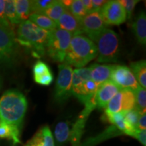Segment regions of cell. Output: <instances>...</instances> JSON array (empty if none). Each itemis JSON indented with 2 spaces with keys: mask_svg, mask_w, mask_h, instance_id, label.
<instances>
[{
  "mask_svg": "<svg viewBox=\"0 0 146 146\" xmlns=\"http://www.w3.org/2000/svg\"><path fill=\"white\" fill-rule=\"evenodd\" d=\"M15 33L18 44L29 50L34 57L40 58L45 54L50 31L27 20L18 25Z\"/></svg>",
  "mask_w": 146,
  "mask_h": 146,
  "instance_id": "1",
  "label": "cell"
},
{
  "mask_svg": "<svg viewBox=\"0 0 146 146\" xmlns=\"http://www.w3.org/2000/svg\"><path fill=\"white\" fill-rule=\"evenodd\" d=\"M28 103L20 91L8 90L0 98V121L21 129Z\"/></svg>",
  "mask_w": 146,
  "mask_h": 146,
  "instance_id": "2",
  "label": "cell"
},
{
  "mask_svg": "<svg viewBox=\"0 0 146 146\" xmlns=\"http://www.w3.org/2000/svg\"><path fill=\"white\" fill-rule=\"evenodd\" d=\"M96 43L83 34L76 35L71 39L64 62L76 68H83L98 56Z\"/></svg>",
  "mask_w": 146,
  "mask_h": 146,
  "instance_id": "3",
  "label": "cell"
},
{
  "mask_svg": "<svg viewBox=\"0 0 146 146\" xmlns=\"http://www.w3.org/2000/svg\"><path fill=\"white\" fill-rule=\"evenodd\" d=\"M98 48L97 61L100 63L116 62L119 58L120 40L116 32L106 28L96 41Z\"/></svg>",
  "mask_w": 146,
  "mask_h": 146,
  "instance_id": "4",
  "label": "cell"
},
{
  "mask_svg": "<svg viewBox=\"0 0 146 146\" xmlns=\"http://www.w3.org/2000/svg\"><path fill=\"white\" fill-rule=\"evenodd\" d=\"M72 36L70 33L58 28L50 31L46 47L49 56L54 61L64 62Z\"/></svg>",
  "mask_w": 146,
  "mask_h": 146,
  "instance_id": "5",
  "label": "cell"
},
{
  "mask_svg": "<svg viewBox=\"0 0 146 146\" xmlns=\"http://www.w3.org/2000/svg\"><path fill=\"white\" fill-rule=\"evenodd\" d=\"M18 43L15 30L0 25V63L11 64L17 54Z\"/></svg>",
  "mask_w": 146,
  "mask_h": 146,
  "instance_id": "6",
  "label": "cell"
},
{
  "mask_svg": "<svg viewBox=\"0 0 146 146\" xmlns=\"http://www.w3.org/2000/svg\"><path fill=\"white\" fill-rule=\"evenodd\" d=\"M73 70L66 64H62L58 66V76L55 89V100L62 103L72 96Z\"/></svg>",
  "mask_w": 146,
  "mask_h": 146,
  "instance_id": "7",
  "label": "cell"
},
{
  "mask_svg": "<svg viewBox=\"0 0 146 146\" xmlns=\"http://www.w3.org/2000/svg\"><path fill=\"white\" fill-rule=\"evenodd\" d=\"M135 106V96L134 91L129 89H120L105 108L106 116L127 112L134 109Z\"/></svg>",
  "mask_w": 146,
  "mask_h": 146,
  "instance_id": "8",
  "label": "cell"
},
{
  "mask_svg": "<svg viewBox=\"0 0 146 146\" xmlns=\"http://www.w3.org/2000/svg\"><path fill=\"white\" fill-rule=\"evenodd\" d=\"M110 80L120 89H129L135 92L139 86L130 68L123 65H113Z\"/></svg>",
  "mask_w": 146,
  "mask_h": 146,
  "instance_id": "9",
  "label": "cell"
},
{
  "mask_svg": "<svg viewBox=\"0 0 146 146\" xmlns=\"http://www.w3.org/2000/svg\"><path fill=\"white\" fill-rule=\"evenodd\" d=\"M100 13L106 25H120L127 21L125 9L116 0L107 1Z\"/></svg>",
  "mask_w": 146,
  "mask_h": 146,
  "instance_id": "10",
  "label": "cell"
},
{
  "mask_svg": "<svg viewBox=\"0 0 146 146\" xmlns=\"http://www.w3.org/2000/svg\"><path fill=\"white\" fill-rule=\"evenodd\" d=\"M81 22L83 34L85 33L89 39L94 42L106 26L99 11H92L87 13Z\"/></svg>",
  "mask_w": 146,
  "mask_h": 146,
  "instance_id": "11",
  "label": "cell"
},
{
  "mask_svg": "<svg viewBox=\"0 0 146 146\" xmlns=\"http://www.w3.org/2000/svg\"><path fill=\"white\" fill-rule=\"evenodd\" d=\"M120 89L110 80L100 84L95 95L96 106L105 108L110 101L119 91Z\"/></svg>",
  "mask_w": 146,
  "mask_h": 146,
  "instance_id": "12",
  "label": "cell"
},
{
  "mask_svg": "<svg viewBox=\"0 0 146 146\" xmlns=\"http://www.w3.org/2000/svg\"><path fill=\"white\" fill-rule=\"evenodd\" d=\"M56 25L57 28L70 33L73 36L83 34L81 21L73 16L68 10H66L60 16L56 22Z\"/></svg>",
  "mask_w": 146,
  "mask_h": 146,
  "instance_id": "13",
  "label": "cell"
},
{
  "mask_svg": "<svg viewBox=\"0 0 146 146\" xmlns=\"http://www.w3.org/2000/svg\"><path fill=\"white\" fill-rule=\"evenodd\" d=\"M34 81L36 83L48 86L53 82L54 76L50 67L42 61H37L33 68Z\"/></svg>",
  "mask_w": 146,
  "mask_h": 146,
  "instance_id": "14",
  "label": "cell"
},
{
  "mask_svg": "<svg viewBox=\"0 0 146 146\" xmlns=\"http://www.w3.org/2000/svg\"><path fill=\"white\" fill-rule=\"evenodd\" d=\"M89 68L91 73V79L100 85L110 80L113 65L94 64Z\"/></svg>",
  "mask_w": 146,
  "mask_h": 146,
  "instance_id": "15",
  "label": "cell"
},
{
  "mask_svg": "<svg viewBox=\"0 0 146 146\" xmlns=\"http://www.w3.org/2000/svg\"><path fill=\"white\" fill-rule=\"evenodd\" d=\"M25 146H55L53 135L48 126L41 128Z\"/></svg>",
  "mask_w": 146,
  "mask_h": 146,
  "instance_id": "16",
  "label": "cell"
},
{
  "mask_svg": "<svg viewBox=\"0 0 146 146\" xmlns=\"http://www.w3.org/2000/svg\"><path fill=\"white\" fill-rule=\"evenodd\" d=\"M132 29L137 41L142 45L146 44V15L144 12L139 14L132 24Z\"/></svg>",
  "mask_w": 146,
  "mask_h": 146,
  "instance_id": "17",
  "label": "cell"
},
{
  "mask_svg": "<svg viewBox=\"0 0 146 146\" xmlns=\"http://www.w3.org/2000/svg\"><path fill=\"white\" fill-rule=\"evenodd\" d=\"M126 112L116 113V114L106 116V118L110 123L114 124L118 129L126 135L132 137L135 129H133L128 124L125 120V114Z\"/></svg>",
  "mask_w": 146,
  "mask_h": 146,
  "instance_id": "18",
  "label": "cell"
},
{
  "mask_svg": "<svg viewBox=\"0 0 146 146\" xmlns=\"http://www.w3.org/2000/svg\"><path fill=\"white\" fill-rule=\"evenodd\" d=\"M29 21L47 31H52L54 29H57V25L56 22L52 21L51 18L47 17L44 14H31L29 16Z\"/></svg>",
  "mask_w": 146,
  "mask_h": 146,
  "instance_id": "19",
  "label": "cell"
},
{
  "mask_svg": "<svg viewBox=\"0 0 146 146\" xmlns=\"http://www.w3.org/2000/svg\"><path fill=\"white\" fill-rule=\"evenodd\" d=\"M130 69L134 74L139 85L143 89L146 87V62L145 60L135 62L131 64Z\"/></svg>",
  "mask_w": 146,
  "mask_h": 146,
  "instance_id": "20",
  "label": "cell"
},
{
  "mask_svg": "<svg viewBox=\"0 0 146 146\" xmlns=\"http://www.w3.org/2000/svg\"><path fill=\"white\" fill-rule=\"evenodd\" d=\"M21 129L0 121V138L12 140L14 144L21 143Z\"/></svg>",
  "mask_w": 146,
  "mask_h": 146,
  "instance_id": "21",
  "label": "cell"
},
{
  "mask_svg": "<svg viewBox=\"0 0 146 146\" xmlns=\"http://www.w3.org/2000/svg\"><path fill=\"white\" fill-rule=\"evenodd\" d=\"M55 139L57 146H62L70 139V131L68 123L60 122L55 129Z\"/></svg>",
  "mask_w": 146,
  "mask_h": 146,
  "instance_id": "22",
  "label": "cell"
},
{
  "mask_svg": "<svg viewBox=\"0 0 146 146\" xmlns=\"http://www.w3.org/2000/svg\"><path fill=\"white\" fill-rule=\"evenodd\" d=\"M16 12L20 23L29 20L31 14V1L29 0H14Z\"/></svg>",
  "mask_w": 146,
  "mask_h": 146,
  "instance_id": "23",
  "label": "cell"
},
{
  "mask_svg": "<svg viewBox=\"0 0 146 146\" xmlns=\"http://www.w3.org/2000/svg\"><path fill=\"white\" fill-rule=\"evenodd\" d=\"M66 10L67 8H66L62 1L53 0V2L45 11L44 15L47 16L56 23Z\"/></svg>",
  "mask_w": 146,
  "mask_h": 146,
  "instance_id": "24",
  "label": "cell"
},
{
  "mask_svg": "<svg viewBox=\"0 0 146 146\" xmlns=\"http://www.w3.org/2000/svg\"><path fill=\"white\" fill-rule=\"evenodd\" d=\"M62 2L67 10L80 21H81L87 14L81 0H71V1L68 0V1H62Z\"/></svg>",
  "mask_w": 146,
  "mask_h": 146,
  "instance_id": "25",
  "label": "cell"
},
{
  "mask_svg": "<svg viewBox=\"0 0 146 146\" xmlns=\"http://www.w3.org/2000/svg\"><path fill=\"white\" fill-rule=\"evenodd\" d=\"M91 79V73L89 68H75L73 70L72 89L77 88L80 85Z\"/></svg>",
  "mask_w": 146,
  "mask_h": 146,
  "instance_id": "26",
  "label": "cell"
},
{
  "mask_svg": "<svg viewBox=\"0 0 146 146\" xmlns=\"http://www.w3.org/2000/svg\"><path fill=\"white\" fill-rule=\"evenodd\" d=\"M4 14L6 20L12 27H14L19 25L20 22L16 14L14 0H8L5 1Z\"/></svg>",
  "mask_w": 146,
  "mask_h": 146,
  "instance_id": "27",
  "label": "cell"
},
{
  "mask_svg": "<svg viewBox=\"0 0 146 146\" xmlns=\"http://www.w3.org/2000/svg\"><path fill=\"white\" fill-rule=\"evenodd\" d=\"M135 109L140 114H145L146 110V90L141 86H139L135 91Z\"/></svg>",
  "mask_w": 146,
  "mask_h": 146,
  "instance_id": "28",
  "label": "cell"
},
{
  "mask_svg": "<svg viewBox=\"0 0 146 146\" xmlns=\"http://www.w3.org/2000/svg\"><path fill=\"white\" fill-rule=\"evenodd\" d=\"M53 0H34L31 1V14H44Z\"/></svg>",
  "mask_w": 146,
  "mask_h": 146,
  "instance_id": "29",
  "label": "cell"
},
{
  "mask_svg": "<svg viewBox=\"0 0 146 146\" xmlns=\"http://www.w3.org/2000/svg\"><path fill=\"white\" fill-rule=\"evenodd\" d=\"M140 115L141 114L139 113L138 111H137L134 108L125 112V120L131 127L137 129V123L139 118L140 117Z\"/></svg>",
  "mask_w": 146,
  "mask_h": 146,
  "instance_id": "30",
  "label": "cell"
},
{
  "mask_svg": "<svg viewBox=\"0 0 146 146\" xmlns=\"http://www.w3.org/2000/svg\"><path fill=\"white\" fill-rule=\"evenodd\" d=\"M118 1L125 9L126 14H127V19L130 20L134 9L135 8V5L137 4L139 1L137 0H120Z\"/></svg>",
  "mask_w": 146,
  "mask_h": 146,
  "instance_id": "31",
  "label": "cell"
},
{
  "mask_svg": "<svg viewBox=\"0 0 146 146\" xmlns=\"http://www.w3.org/2000/svg\"><path fill=\"white\" fill-rule=\"evenodd\" d=\"M5 1L4 0H0V25L8 27H11V28L14 29V27H12L5 18L4 14Z\"/></svg>",
  "mask_w": 146,
  "mask_h": 146,
  "instance_id": "32",
  "label": "cell"
},
{
  "mask_svg": "<svg viewBox=\"0 0 146 146\" xmlns=\"http://www.w3.org/2000/svg\"><path fill=\"white\" fill-rule=\"evenodd\" d=\"M132 137H135L141 143L142 145H146V131L145 130H138L135 129Z\"/></svg>",
  "mask_w": 146,
  "mask_h": 146,
  "instance_id": "33",
  "label": "cell"
},
{
  "mask_svg": "<svg viewBox=\"0 0 146 146\" xmlns=\"http://www.w3.org/2000/svg\"><path fill=\"white\" fill-rule=\"evenodd\" d=\"M106 1H104V0H91L93 11H99L100 12V10L106 3Z\"/></svg>",
  "mask_w": 146,
  "mask_h": 146,
  "instance_id": "34",
  "label": "cell"
},
{
  "mask_svg": "<svg viewBox=\"0 0 146 146\" xmlns=\"http://www.w3.org/2000/svg\"><path fill=\"white\" fill-rule=\"evenodd\" d=\"M137 129L138 130H145L146 129V115L143 114L140 115V117L139 118Z\"/></svg>",
  "mask_w": 146,
  "mask_h": 146,
  "instance_id": "35",
  "label": "cell"
},
{
  "mask_svg": "<svg viewBox=\"0 0 146 146\" xmlns=\"http://www.w3.org/2000/svg\"><path fill=\"white\" fill-rule=\"evenodd\" d=\"M82 3H83V6L85 7V10H86L87 13L92 12L93 7L92 3H91V0H81Z\"/></svg>",
  "mask_w": 146,
  "mask_h": 146,
  "instance_id": "36",
  "label": "cell"
},
{
  "mask_svg": "<svg viewBox=\"0 0 146 146\" xmlns=\"http://www.w3.org/2000/svg\"><path fill=\"white\" fill-rule=\"evenodd\" d=\"M1 78H0V89H1Z\"/></svg>",
  "mask_w": 146,
  "mask_h": 146,
  "instance_id": "37",
  "label": "cell"
}]
</instances>
